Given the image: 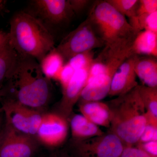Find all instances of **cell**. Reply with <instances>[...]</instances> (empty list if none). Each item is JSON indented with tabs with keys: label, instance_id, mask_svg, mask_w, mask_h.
<instances>
[{
	"label": "cell",
	"instance_id": "obj_14",
	"mask_svg": "<svg viewBox=\"0 0 157 157\" xmlns=\"http://www.w3.org/2000/svg\"><path fill=\"white\" fill-rule=\"evenodd\" d=\"M134 70L143 85L157 87V58L147 56L134 55Z\"/></svg>",
	"mask_w": 157,
	"mask_h": 157
},
{
	"label": "cell",
	"instance_id": "obj_7",
	"mask_svg": "<svg viewBox=\"0 0 157 157\" xmlns=\"http://www.w3.org/2000/svg\"><path fill=\"white\" fill-rule=\"evenodd\" d=\"M73 147L78 157H120L124 146L114 133L75 141Z\"/></svg>",
	"mask_w": 157,
	"mask_h": 157
},
{
	"label": "cell",
	"instance_id": "obj_33",
	"mask_svg": "<svg viewBox=\"0 0 157 157\" xmlns=\"http://www.w3.org/2000/svg\"><path fill=\"white\" fill-rule=\"evenodd\" d=\"M2 89H0V99H1V97H2Z\"/></svg>",
	"mask_w": 157,
	"mask_h": 157
},
{
	"label": "cell",
	"instance_id": "obj_30",
	"mask_svg": "<svg viewBox=\"0 0 157 157\" xmlns=\"http://www.w3.org/2000/svg\"><path fill=\"white\" fill-rule=\"evenodd\" d=\"M9 36L8 33L0 31V49L8 42Z\"/></svg>",
	"mask_w": 157,
	"mask_h": 157
},
{
	"label": "cell",
	"instance_id": "obj_9",
	"mask_svg": "<svg viewBox=\"0 0 157 157\" xmlns=\"http://www.w3.org/2000/svg\"><path fill=\"white\" fill-rule=\"evenodd\" d=\"M67 121L58 113H44L36 135L39 144L54 150L61 145L67 136Z\"/></svg>",
	"mask_w": 157,
	"mask_h": 157
},
{
	"label": "cell",
	"instance_id": "obj_10",
	"mask_svg": "<svg viewBox=\"0 0 157 157\" xmlns=\"http://www.w3.org/2000/svg\"><path fill=\"white\" fill-rule=\"evenodd\" d=\"M31 3L36 17L43 23L63 25L70 22L75 15L69 0H35Z\"/></svg>",
	"mask_w": 157,
	"mask_h": 157
},
{
	"label": "cell",
	"instance_id": "obj_13",
	"mask_svg": "<svg viewBox=\"0 0 157 157\" xmlns=\"http://www.w3.org/2000/svg\"><path fill=\"white\" fill-rule=\"evenodd\" d=\"M82 115L97 126L109 128L112 112L108 104L100 101L80 102Z\"/></svg>",
	"mask_w": 157,
	"mask_h": 157
},
{
	"label": "cell",
	"instance_id": "obj_12",
	"mask_svg": "<svg viewBox=\"0 0 157 157\" xmlns=\"http://www.w3.org/2000/svg\"><path fill=\"white\" fill-rule=\"evenodd\" d=\"M134 56L126 59L116 71L110 84L108 95L120 96L129 92L138 85L134 70Z\"/></svg>",
	"mask_w": 157,
	"mask_h": 157
},
{
	"label": "cell",
	"instance_id": "obj_32",
	"mask_svg": "<svg viewBox=\"0 0 157 157\" xmlns=\"http://www.w3.org/2000/svg\"><path fill=\"white\" fill-rule=\"evenodd\" d=\"M5 3H6V1L0 0V10L3 8V6L5 5Z\"/></svg>",
	"mask_w": 157,
	"mask_h": 157
},
{
	"label": "cell",
	"instance_id": "obj_6",
	"mask_svg": "<svg viewBox=\"0 0 157 157\" xmlns=\"http://www.w3.org/2000/svg\"><path fill=\"white\" fill-rule=\"evenodd\" d=\"M1 110L4 114L6 124L16 132L36 139L44 112L6 98L3 101Z\"/></svg>",
	"mask_w": 157,
	"mask_h": 157
},
{
	"label": "cell",
	"instance_id": "obj_2",
	"mask_svg": "<svg viewBox=\"0 0 157 157\" xmlns=\"http://www.w3.org/2000/svg\"><path fill=\"white\" fill-rule=\"evenodd\" d=\"M10 25L9 42L20 56L35 59L39 63L55 48L48 28L34 15L17 12L11 18Z\"/></svg>",
	"mask_w": 157,
	"mask_h": 157
},
{
	"label": "cell",
	"instance_id": "obj_21",
	"mask_svg": "<svg viewBox=\"0 0 157 157\" xmlns=\"http://www.w3.org/2000/svg\"><path fill=\"white\" fill-rule=\"evenodd\" d=\"M121 14L129 19L137 16L139 0H107Z\"/></svg>",
	"mask_w": 157,
	"mask_h": 157
},
{
	"label": "cell",
	"instance_id": "obj_22",
	"mask_svg": "<svg viewBox=\"0 0 157 157\" xmlns=\"http://www.w3.org/2000/svg\"><path fill=\"white\" fill-rule=\"evenodd\" d=\"M94 59L93 51L78 54L70 58L67 62L75 71L90 67Z\"/></svg>",
	"mask_w": 157,
	"mask_h": 157
},
{
	"label": "cell",
	"instance_id": "obj_5",
	"mask_svg": "<svg viewBox=\"0 0 157 157\" xmlns=\"http://www.w3.org/2000/svg\"><path fill=\"white\" fill-rule=\"evenodd\" d=\"M88 18L64 37L56 47L65 62L78 54L105 46Z\"/></svg>",
	"mask_w": 157,
	"mask_h": 157
},
{
	"label": "cell",
	"instance_id": "obj_29",
	"mask_svg": "<svg viewBox=\"0 0 157 157\" xmlns=\"http://www.w3.org/2000/svg\"><path fill=\"white\" fill-rule=\"evenodd\" d=\"M45 157H73L68 154L67 152L63 151L53 150Z\"/></svg>",
	"mask_w": 157,
	"mask_h": 157
},
{
	"label": "cell",
	"instance_id": "obj_18",
	"mask_svg": "<svg viewBox=\"0 0 157 157\" xmlns=\"http://www.w3.org/2000/svg\"><path fill=\"white\" fill-rule=\"evenodd\" d=\"M18 55L10 44L9 40L0 49V89L7 81L14 70Z\"/></svg>",
	"mask_w": 157,
	"mask_h": 157
},
{
	"label": "cell",
	"instance_id": "obj_19",
	"mask_svg": "<svg viewBox=\"0 0 157 157\" xmlns=\"http://www.w3.org/2000/svg\"><path fill=\"white\" fill-rule=\"evenodd\" d=\"M65 63L63 57L55 48L47 53L39 64L42 73L51 80L56 79Z\"/></svg>",
	"mask_w": 157,
	"mask_h": 157
},
{
	"label": "cell",
	"instance_id": "obj_11",
	"mask_svg": "<svg viewBox=\"0 0 157 157\" xmlns=\"http://www.w3.org/2000/svg\"><path fill=\"white\" fill-rule=\"evenodd\" d=\"M90 68L76 70L67 86L62 89L63 96L56 113L67 120L87 82Z\"/></svg>",
	"mask_w": 157,
	"mask_h": 157
},
{
	"label": "cell",
	"instance_id": "obj_4",
	"mask_svg": "<svg viewBox=\"0 0 157 157\" xmlns=\"http://www.w3.org/2000/svg\"><path fill=\"white\" fill-rule=\"evenodd\" d=\"M94 6L88 18L105 45L134 39L137 33L125 17L107 1H98Z\"/></svg>",
	"mask_w": 157,
	"mask_h": 157
},
{
	"label": "cell",
	"instance_id": "obj_31",
	"mask_svg": "<svg viewBox=\"0 0 157 157\" xmlns=\"http://www.w3.org/2000/svg\"><path fill=\"white\" fill-rule=\"evenodd\" d=\"M2 111L0 110V133L2 131L4 123H5V119L3 118L2 113Z\"/></svg>",
	"mask_w": 157,
	"mask_h": 157
},
{
	"label": "cell",
	"instance_id": "obj_24",
	"mask_svg": "<svg viewBox=\"0 0 157 157\" xmlns=\"http://www.w3.org/2000/svg\"><path fill=\"white\" fill-rule=\"evenodd\" d=\"M157 141V126L147 123L143 133L137 144Z\"/></svg>",
	"mask_w": 157,
	"mask_h": 157
},
{
	"label": "cell",
	"instance_id": "obj_28",
	"mask_svg": "<svg viewBox=\"0 0 157 157\" xmlns=\"http://www.w3.org/2000/svg\"><path fill=\"white\" fill-rule=\"evenodd\" d=\"M69 2L72 10L76 15L84 11L91 1L89 0H69Z\"/></svg>",
	"mask_w": 157,
	"mask_h": 157
},
{
	"label": "cell",
	"instance_id": "obj_20",
	"mask_svg": "<svg viewBox=\"0 0 157 157\" xmlns=\"http://www.w3.org/2000/svg\"><path fill=\"white\" fill-rule=\"evenodd\" d=\"M129 20V24L137 33L144 30L157 33V11L138 15Z\"/></svg>",
	"mask_w": 157,
	"mask_h": 157
},
{
	"label": "cell",
	"instance_id": "obj_16",
	"mask_svg": "<svg viewBox=\"0 0 157 157\" xmlns=\"http://www.w3.org/2000/svg\"><path fill=\"white\" fill-rule=\"evenodd\" d=\"M131 56H147L157 57V33L144 30L137 33L130 48Z\"/></svg>",
	"mask_w": 157,
	"mask_h": 157
},
{
	"label": "cell",
	"instance_id": "obj_17",
	"mask_svg": "<svg viewBox=\"0 0 157 157\" xmlns=\"http://www.w3.org/2000/svg\"><path fill=\"white\" fill-rule=\"evenodd\" d=\"M137 87L146 110L147 123L157 126V87L144 85H138Z\"/></svg>",
	"mask_w": 157,
	"mask_h": 157
},
{
	"label": "cell",
	"instance_id": "obj_27",
	"mask_svg": "<svg viewBox=\"0 0 157 157\" xmlns=\"http://www.w3.org/2000/svg\"><path fill=\"white\" fill-rule=\"evenodd\" d=\"M137 144V147L143 150L151 157H157V141Z\"/></svg>",
	"mask_w": 157,
	"mask_h": 157
},
{
	"label": "cell",
	"instance_id": "obj_15",
	"mask_svg": "<svg viewBox=\"0 0 157 157\" xmlns=\"http://www.w3.org/2000/svg\"><path fill=\"white\" fill-rule=\"evenodd\" d=\"M70 125L72 137L75 141L87 140L105 134L99 126L82 114L73 115L70 119Z\"/></svg>",
	"mask_w": 157,
	"mask_h": 157
},
{
	"label": "cell",
	"instance_id": "obj_26",
	"mask_svg": "<svg viewBox=\"0 0 157 157\" xmlns=\"http://www.w3.org/2000/svg\"><path fill=\"white\" fill-rule=\"evenodd\" d=\"M120 157H151L143 150L132 146H124Z\"/></svg>",
	"mask_w": 157,
	"mask_h": 157
},
{
	"label": "cell",
	"instance_id": "obj_3",
	"mask_svg": "<svg viewBox=\"0 0 157 157\" xmlns=\"http://www.w3.org/2000/svg\"><path fill=\"white\" fill-rule=\"evenodd\" d=\"M108 104L112 112L111 133L127 146L137 144L147 124L146 110L137 86Z\"/></svg>",
	"mask_w": 157,
	"mask_h": 157
},
{
	"label": "cell",
	"instance_id": "obj_23",
	"mask_svg": "<svg viewBox=\"0 0 157 157\" xmlns=\"http://www.w3.org/2000/svg\"><path fill=\"white\" fill-rule=\"evenodd\" d=\"M75 71L67 63H65L56 79L60 83L62 89L67 86L73 77Z\"/></svg>",
	"mask_w": 157,
	"mask_h": 157
},
{
	"label": "cell",
	"instance_id": "obj_8",
	"mask_svg": "<svg viewBox=\"0 0 157 157\" xmlns=\"http://www.w3.org/2000/svg\"><path fill=\"white\" fill-rule=\"evenodd\" d=\"M39 144L36 138L16 132L4 123L0 133V157H33Z\"/></svg>",
	"mask_w": 157,
	"mask_h": 157
},
{
	"label": "cell",
	"instance_id": "obj_25",
	"mask_svg": "<svg viewBox=\"0 0 157 157\" xmlns=\"http://www.w3.org/2000/svg\"><path fill=\"white\" fill-rule=\"evenodd\" d=\"M157 11V0H139L137 16Z\"/></svg>",
	"mask_w": 157,
	"mask_h": 157
},
{
	"label": "cell",
	"instance_id": "obj_1",
	"mask_svg": "<svg viewBox=\"0 0 157 157\" xmlns=\"http://www.w3.org/2000/svg\"><path fill=\"white\" fill-rule=\"evenodd\" d=\"M2 89V98L11 99L32 109L44 112L50 101L52 84L35 59L18 55L14 70Z\"/></svg>",
	"mask_w": 157,
	"mask_h": 157
}]
</instances>
